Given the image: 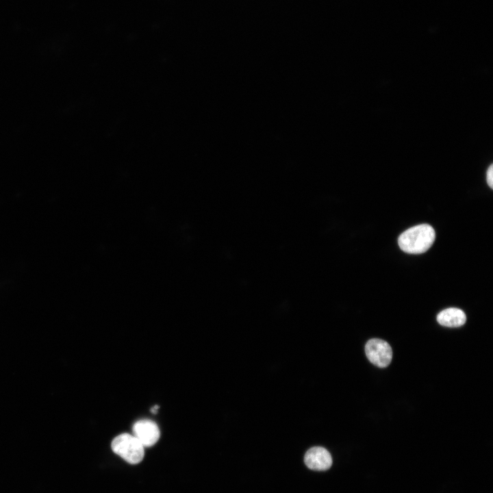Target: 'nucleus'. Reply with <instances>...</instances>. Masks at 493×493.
Listing matches in <instances>:
<instances>
[{
	"instance_id": "obj_1",
	"label": "nucleus",
	"mask_w": 493,
	"mask_h": 493,
	"mask_svg": "<svg viewBox=\"0 0 493 493\" xmlns=\"http://www.w3.org/2000/svg\"><path fill=\"white\" fill-rule=\"evenodd\" d=\"M435 238L433 228L427 224L410 227L403 231L398 238V244L407 253L420 254L427 251Z\"/></svg>"
},
{
	"instance_id": "obj_2",
	"label": "nucleus",
	"mask_w": 493,
	"mask_h": 493,
	"mask_svg": "<svg viewBox=\"0 0 493 493\" xmlns=\"http://www.w3.org/2000/svg\"><path fill=\"white\" fill-rule=\"evenodd\" d=\"M111 447L114 453L131 464L140 463L144 457V446L134 435H118L112 440Z\"/></svg>"
},
{
	"instance_id": "obj_3",
	"label": "nucleus",
	"mask_w": 493,
	"mask_h": 493,
	"mask_svg": "<svg viewBox=\"0 0 493 493\" xmlns=\"http://www.w3.org/2000/svg\"><path fill=\"white\" fill-rule=\"evenodd\" d=\"M365 353L368 360L380 368L388 366L392 361V348L387 342L381 339L369 340L365 345Z\"/></svg>"
},
{
	"instance_id": "obj_4",
	"label": "nucleus",
	"mask_w": 493,
	"mask_h": 493,
	"mask_svg": "<svg viewBox=\"0 0 493 493\" xmlns=\"http://www.w3.org/2000/svg\"><path fill=\"white\" fill-rule=\"evenodd\" d=\"M134 435L144 447L154 445L159 440L160 432L157 424L151 420H140L134 423L132 428Z\"/></svg>"
},
{
	"instance_id": "obj_5",
	"label": "nucleus",
	"mask_w": 493,
	"mask_h": 493,
	"mask_svg": "<svg viewBox=\"0 0 493 493\" xmlns=\"http://www.w3.org/2000/svg\"><path fill=\"white\" fill-rule=\"evenodd\" d=\"M305 465L314 470H328L332 464V457L323 447L314 446L309 448L304 456Z\"/></svg>"
},
{
	"instance_id": "obj_6",
	"label": "nucleus",
	"mask_w": 493,
	"mask_h": 493,
	"mask_svg": "<svg viewBox=\"0 0 493 493\" xmlns=\"http://www.w3.org/2000/svg\"><path fill=\"white\" fill-rule=\"evenodd\" d=\"M438 323L448 327H458L466 321L464 311L456 307H449L441 311L437 316Z\"/></svg>"
},
{
	"instance_id": "obj_7",
	"label": "nucleus",
	"mask_w": 493,
	"mask_h": 493,
	"mask_svg": "<svg viewBox=\"0 0 493 493\" xmlns=\"http://www.w3.org/2000/svg\"><path fill=\"white\" fill-rule=\"evenodd\" d=\"M486 181L490 188H493V165L491 164L486 171Z\"/></svg>"
},
{
	"instance_id": "obj_8",
	"label": "nucleus",
	"mask_w": 493,
	"mask_h": 493,
	"mask_svg": "<svg viewBox=\"0 0 493 493\" xmlns=\"http://www.w3.org/2000/svg\"><path fill=\"white\" fill-rule=\"evenodd\" d=\"M158 408H159V406H158V405H155V406H153V407L151 409V412L153 414H156L157 412V410Z\"/></svg>"
}]
</instances>
